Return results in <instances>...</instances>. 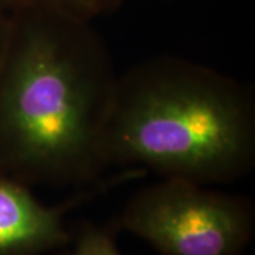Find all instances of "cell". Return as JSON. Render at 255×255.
<instances>
[{"label":"cell","mask_w":255,"mask_h":255,"mask_svg":"<svg viewBox=\"0 0 255 255\" xmlns=\"http://www.w3.org/2000/svg\"><path fill=\"white\" fill-rule=\"evenodd\" d=\"M117 227H101L84 223L71 238V248L64 255H122L117 246Z\"/></svg>","instance_id":"8992f818"},{"label":"cell","mask_w":255,"mask_h":255,"mask_svg":"<svg viewBox=\"0 0 255 255\" xmlns=\"http://www.w3.org/2000/svg\"><path fill=\"white\" fill-rule=\"evenodd\" d=\"M0 9L10 14L28 9L50 10L87 21L102 13L101 0H0Z\"/></svg>","instance_id":"5b68a950"},{"label":"cell","mask_w":255,"mask_h":255,"mask_svg":"<svg viewBox=\"0 0 255 255\" xmlns=\"http://www.w3.org/2000/svg\"><path fill=\"white\" fill-rule=\"evenodd\" d=\"M0 73V177L88 187L108 170L104 137L118 81L91 21L50 10L11 13Z\"/></svg>","instance_id":"6da1fadb"},{"label":"cell","mask_w":255,"mask_h":255,"mask_svg":"<svg viewBox=\"0 0 255 255\" xmlns=\"http://www.w3.org/2000/svg\"><path fill=\"white\" fill-rule=\"evenodd\" d=\"M145 174L139 169H125L84 187L58 206H44L31 193V187L0 177V255H46L68 246L73 234L65 226V216L70 210L117 184Z\"/></svg>","instance_id":"277c9868"},{"label":"cell","mask_w":255,"mask_h":255,"mask_svg":"<svg viewBox=\"0 0 255 255\" xmlns=\"http://www.w3.org/2000/svg\"><path fill=\"white\" fill-rule=\"evenodd\" d=\"M11 27H13L11 14L0 9V73H1L3 63L7 54L10 37H11Z\"/></svg>","instance_id":"52a82bcc"},{"label":"cell","mask_w":255,"mask_h":255,"mask_svg":"<svg viewBox=\"0 0 255 255\" xmlns=\"http://www.w3.org/2000/svg\"><path fill=\"white\" fill-rule=\"evenodd\" d=\"M162 255H243L254 236L250 199L162 179L139 190L115 223Z\"/></svg>","instance_id":"3957f363"},{"label":"cell","mask_w":255,"mask_h":255,"mask_svg":"<svg viewBox=\"0 0 255 255\" xmlns=\"http://www.w3.org/2000/svg\"><path fill=\"white\" fill-rule=\"evenodd\" d=\"M124 3V0H101L102 11L105 10H115Z\"/></svg>","instance_id":"ba28073f"},{"label":"cell","mask_w":255,"mask_h":255,"mask_svg":"<svg viewBox=\"0 0 255 255\" xmlns=\"http://www.w3.org/2000/svg\"><path fill=\"white\" fill-rule=\"evenodd\" d=\"M104 159L204 186L243 179L255 166L254 92L186 58L145 60L118 75Z\"/></svg>","instance_id":"7a4b0ae2"}]
</instances>
